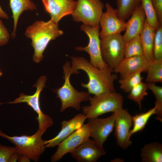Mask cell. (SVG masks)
I'll return each instance as SVG.
<instances>
[{"label":"cell","instance_id":"obj_1","mask_svg":"<svg viewBox=\"0 0 162 162\" xmlns=\"http://www.w3.org/2000/svg\"><path fill=\"white\" fill-rule=\"evenodd\" d=\"M72 74H78L79 70L85 72L88 77L87 83H81L82 87L86 88L90 94L96 95L105 92H116L114 83L117 79L116 74L107 67L99 69L91 64L82 57H70Z\"/></svg>","mask_w":162,"mask_h":162},{"label":"cell","instance_id":"obj_2","mask_svg":"<svg viewBox=\"0 0 162 162\" xmlns=\"http://www.w3.org/2000/svg\"><path fill=\"white\" fill-rule=\"evenodd\" d=\"M63 34L58 24L51 19L46 22L37 20L28 26L25 34L32 40L31 45L34 50L33 61L37 63L40 62L44 58L43 53L49 42Z\"/></svg>","mask_w":162,"mask_h":162},{"label":"cell","instance_id":"obj_3","mask_svg":"<svg viewBox=\"0 0 162 162\" xmlns=\"http://www.w3.org/2000/svg\"><path fill=\"white\" fill-rule=\"evenodd\" d=\"M63 69L64 83L60 88L52 90L56 94V97L61 101L60 112H62L69 107L79 111L81 108V102L89 100L91 97L90 94L86 92H79L71 84L70 78L72 71L70 62H66L63 66Z\"/></svg>","mask_w":162,"mask_h":162},{"label":"cell","instance_id":"obj_4","mask_svg":"<svg viewBox=\"0 0 162 162\" xmlns=\"http://www.w3.org/2000/svg\"><path fill=\"white\" fill-rule=\"evenodd\" d=\"M90 105L82 108L83 114L87 118L98 117L104 114L115 112L123 108L122 96L115 92H105L90 97Z\"/></svg>","mask_w":162,"mask_h":162},{"label":"cell","instance_id":"obj_5","mask_svg":"<svg viewBox=\"0 0 162 162\" xmlns=\"http://www.w3.org/2000/svg\"><path fill=\"white\" fill-rule=\"evenodd\" d=\"M42 136L38 130L31 136H10L0 130V136L14 144L16 147L17 153L25 155L36 162L39 160L46 148L44 140L41 138Z\"/></svg>","mask_w":162,"mask_h":162},{"label":"cell","instance_id":"obj_6","mask_svg":"<svg viewBox=\"0 0 162 162\" xmlns=\"http://www.w3.org/2000/svg\"><path fill=\"white\" fill-rule=\"evenodd\" d=\"M46 80V76H42L37 80L36 83L33 86L37 88L36 92L32 95H28L23 93L20 94L19 97L14 101L4 104H17L26 103L30 106L37 114L36 118L38 123V130L43 135L47 129L53 124V120L52 118L44 113L42 111L40 105V93L44 87Z\"/></svg>","mask_w":162,"mask_h":162},{"label":"cell","instance_id":"obj_7","mask_svg":"<svg viewBox=\"0 0 162 162\" xmlns=\"http://www.w3.org/2000/svg\"><path fill=\"white\" fill-rule=\"evenodd\" d=\"M100 39L103 59L113 70L124 58L125 43L123 36L121 34H111Z\"/></svg>","mask_w":162,"mask_h":162},{"label":"cell","instance_id":"obj_8","mask_svg":"<svg viewBox=\"0 0 162 162\" xmlns=\"http://www.w3.org/2000/svg\"><path fill=\"white\" fill-rule=\"evenodd\" d=\"M71 15L74 21L92 27L99 24L104 4L100 0H77Z\"/></svg>","mask_w":162,"mask_h":162},{"label":"cell","instance_id":"obj_9","mask_svg":"<svg viewBox=\"0 0 162 162\" xmlns=\"http://www.w3.org/2000/svg\"><path fill=\"white\" fill-rule=\"evenodd\" d=\"M100 27L99 24L94 27L84 24L82 25L81 30L88 36L89 43L86 46H76L75 49L77 50L87 52L90 56V64L95 67L101 69L108 66L104 61L101 55L99 34Z\"/></svg>","mask_w":162,"mask_h":162},{"label":"cell","instance_id":"obj_10","mask_svg":"<svg viewBox=\"0 0 162 162\" xmlns=\"http://www.w3.org/2000/svg\"><path fill=\"white\" fill-rule=\"evenodd\" d=\"M90 137V127L88 122L83 124L58 144L56 151L50 158L51 162L59 160L66 154L72 152Z\"/></svg>","mask_w":162,"mask_h":162},{"label":"cell","instance_id":"obj_11","mask_svg":"<svg viewBox=\"0 0 162 162\" xmlns=\"http://www.w3.org/2000/svg\"><path fill=\"white\" fill-rule=\"evenodd\" d=\"M114 135L117 144L126 149L132 142L130 140V131L132 126V116L128 110L123 108L114 112Z\"/></svg>","mask_w":162,"mask_h":162},{"label":"cell","instance_id":"obj_12","mask_svg":"<svg viewBox=\"0 0 162 162\" xmlns=\"http://www.w3.org/2000/svg\"><path fill=\"white\" fill-rule=\"evenodd\" d=\"M105 6L106 11L103 13L99 22L101 28L99 34L100 39L110 35L120 34L126 29V22L118 16L116 9L108 2Z\"/></svg>","mask_w":162,"mask_h":162},{"label":"cell","instance_id":"obj_13","mask_svg":"<svg viewBox=\"0 0 162 162\" xmlns=\"http://www.w3.org/2000/svg\"><path fill=\"white\" fill-rule=\"evenodd\" d=\"M87 118L90 127V137L98 145L103 148L104 143L114 128V113L105 118L97 117Z\"/></svg>","mask_w":162,"mask_h":162},{"label":"cell","instance_id":"obj_14","mask_svg":"<svg viewBox=\"0 0 162 162\" xmlns=\"http://www.w3.org/2000/svg\"><path fill=\"white\" fill-rule=\"evenodd\" d=\"M45 10L51 20L56 24L63 17L71 15L75 9L76 1L74 0H42Z\"/></svg>","mask_w":162,"mask_h":162},{"label":"cell","instance_id":"obj_15","mask_svg":"<svg viewBox=\"0 0 162 162\" xmlns=\"http://www.w3.org/2000/svg\"><path fill=\"white\" fill-rule=\"evenodd\" d=\"M70 153L78 162H96L106 152L103 148L89 138Z\"/></svg>","mask_w":162,"mask_h":162},{"label":"cell","instance_id":"obj_16","mask_svg":"<svg viewBox=\"0 0 162 162\" xmlns=\"http://www.w3.org/2000/svg\"><path fill=\"white\" fill-rule=\"evenodd\" d=\"M149 63L144 55L124 57L113 71L123 78L138 72H146Z\"/></svg>","mask_w":162,"mask_h":162},{"label":"cell","instance_id":"obj_17","mask_svg":"<svg viewBox=\"0 0 162 162\" xmlns=\"http://www.w3.org/2000/svg\"><path fill=\"white\" fill-rule=\"evenodd\" d=\"M87 118L83 113L76 115L71 119L61 123L62 128L58 134L50 140H44L45 148L54 147L61 142L77 129L80 128Z\"/></svg>","mask_w":162,"mask_h":162},{"label":"cell","instance_id":"obj_18","mask_svg":"<svg viewBox=\"0 0 162 162\" xmlns=\"http://www.w3.org/2000/svg\"><path fill=\"white\" fill-rule=\"evenodd\" d=\"M131 16L130 18L126 22L125 32L122 36L125 43L140 35L146 21V15L141 4Z\"/></svg>","mask_w":162,"mask_h":162},{"label":"cell","instance_id":"obj_19","mask_svg":"<svg viewBox=\"0 0 162 162\" xmlns=\"http://www.w3.org/2000/svg\"><path fill=\"white\" fill-rule=\"evenodd\" d=\"M10 5L14 21L13 32L11 37L15 38L19 17L25 11H33L36 8V5L31 0H10Z\"/></svg>","mask_w":162,"mask_h":162},{"label":"cell","instance_id":"obj_20","mask_svg":"<svg viewBox=\"0 0 162 162\" xmlns=\"http://www.w3.org/2000/svg\"><path fill=\"white\" fill-rule=\"evenodd\" d=\"M155 31L145 21L143 28L140 34L143 55L149 62L154 59L153 46Z\"/></svg>","mask_w":162,"mask_h":162},{"label":"cell","instance_id":"obj_21","mask_svg":"<svg viewBox=\"0 0 162 162\" xmlns=\"http://www.w3.org/2000/svg\"><path fill=\"white\" fill-rule=\"evenodd\" d=\"M140 156L142 162H162V144L155 142L146 144L141 149Z\"/></svg>","mask_w":162,"mask_h":162},{"label":"cell","instance_id":"obj_22","mask_svg":"<svg viewBox=\"0 0 162 162\" xmlns=\"http://www.w3.org/2000/svg\"><path fill=\"white\" fill-rule=\"evenodd\" d=\"M117 15L125 20L131 16L133 12L141 3V0H116Z\"/></svg>","mask_w":162,"mask_h":162},{"label":"cell","instance_id":"obj_23","mask_svg":"<svg viewBox=\"0 0 162 162\" xmlns=\"http://www.w3.org/2000/svg\"><path fill=\"white\" fill-rule=\"evenodd\" d=\"M156 108L154 107L146 112L132 116L133 126L130 131V136L143 130L150 118L156 114Z\"/></svg>","mask_w":162,"mask_h":162},{"label":"cell","instance_id":"obj_24","mask_svg":"<svg viewBox=\"0 0 162 162\" xmlns=\"http://www.w3.org/2000/svg\"><path fill=\"white\" fill-rule=\"evenodd\" d=\"M146 82L148 83L162 82V60L153 59L147 68Z\"/></svg>","mask_w":162,"mask_h":162},{"label":"cell","instance_id":"obj_25","mask_svg":"<svg viewBox=\"0 0 162 162\" xmlns=\"http://www.w3.org/2000/svg\"><path fill=\"white\" fill-rule=\"evenodd\" d=\"M141 4L145 13L146 21L156 30L162 24L158 21L152 0H141Z\"/></svg>","mask_w":162,"mask_h":162},{"label":"cell","instance_id":"obj_26","mask_svg":"<svg viewBox=\"0 0 162 162\" xmlns=\"http://www.w3.org/2000/svg\"><path fill=\"white\" fill-rule=\"evenodd\" d=\"M147 83L142 81L135 86L130 92L128 98L136 103L139 108L142 107V102L148 94Z\"/></svg>","mask_w":162,"mask_h":162},{"label":"cell","instance_id":"obj_27","mask_svg":"<svg viewBox=\"0 0 162 162\" xmlns=\"http://www.w3.org/2000/svg\"><path fill=\"white\" fill-rule=\"evenodd\" d=\"M141 72H138L120 78L118 81L120 88L124 92L129 93L136 85L142 81Z\"/></svg>","mask_w":162,"mask_h":162},{"label":"cell","instance_id":"obj_28","mask_svg":"<svg viewBox=\"0 0 162 162\" xmlns=\"http://www.w3.org/2000/svg\"><path fill=\"white\" fill-rule=\"evenodd\" d=\"M143 55V51L140 35L125 43L124 57Z\"/></svg>","mask_w":162,"mask_h":162},{"label":"cell","instance_id":"obj_29","mask_svg":"<svg viewBox=\"0 0 162 162\" xmlns=\"http://www.w3.org/2000/svg\"><path fill=\"white\" fill-rule=\"evenodd\" d=\"M148 88L153 93L155 98V106L156 108V119L162 121V87L156 85L155 83H147Z\"/></svg>","mask_w":162,"mask_h":162},{"label":"cell","instance_id":"obj_30","mask_svg":"<svg viewBox=\"0 0 162 162\" xmlns=\"http://www.w3.org/2000/svg\"><path fill=\"white\" fill-rule=\"evenodd\" d=\"M153 54L154 59L162 60V25L155 31Z\"/></svg>","mask_w":162,"mask_h":162},{"label":"cell","instance_id":"obj_31","mask_svg":"<svg viewBox=\"0 0 162 162\" xmlns=\"http://www.w3.org/2000/svg\"><path fill=\"white\" fill-rule=\"evenodd\" d=\"M16 147L0 144V162H8L12 154L16 152Z\"/></svg>","mask_w":162,"mask_h":162},{"label":"cell","instance_id":"obj_32","mask_svg":"<svg viewBox=\"0 0 162 162\" xmlns=\"http://www.w3.org/2000/svg\"><path fill=\"white\" fill-rule=\"evenodd\" d=\"M9 33L0 17V46L6 45L9 41Z\"/></svg>","mask_w":162,"mask_h":162},{"label":"cell","instance_id":"obj_33","mask_svg":"<svg viewBox=\"0 0 162 162\" xmlns=\"http://www.w3.org/2000/svg\"><path fill=\"white\" fill-rule=\"evenodd\" d=\"M158 20L162 24V0H152Z\"/></svg>","mask_w":162,"mask_h":162},{"label":"cell","instance_id":"obj_34","mask_svg":"<svg viewBox=\"0 0 162 162\" xmlns=\"http://www.w3.org/2000/svg\"><path fill=\"white\" fill-rule=\"evenodd\" d=\"M31 159L27 156L22 154H19L17 161L19 162H29Z\"/></svg>","mask_w":162,"mask_h":162},{"label":"cell","instance_id":"obj_35","mask_svg":"<svg viewBox=\"0 0 162 162\" xmlns=\"http://www.w3.org/2000/svg\"><path fill=\"white\" fill-rule=\"evenodd\" d=\"M19 154L17 152H15L10 156L8 162H15L17 161Z\"/></svg>","mask_w":162,"mask_h":162},{"label":"cell","instance_id":"obj_36","mask_svg":"<svg viewBox=\"0 0 162 162\" xmlns=\"http://www.w3.org/2000/svg\"><path fill=\"white\" fill-rule=\"evenodd\" d=\"M0 17L1 18L8 19V16L7 14L2 9L0 6Z\"/></svg>","mask_w":162,"mask_h":162},{"label":"cell","instance_id":"obj_37","mask_svg":"<svg viewBox=\"0 0 162 162\" xmlns=\"http://www.w3.org/2000/svg\"><path fill=\"white\" fill-rule=\"evenodd\" d=\"M2 75V73L1 71V70H0V76H1Z\"/></svg>","mask_w":162,"mask_h":162}]
</instances>
